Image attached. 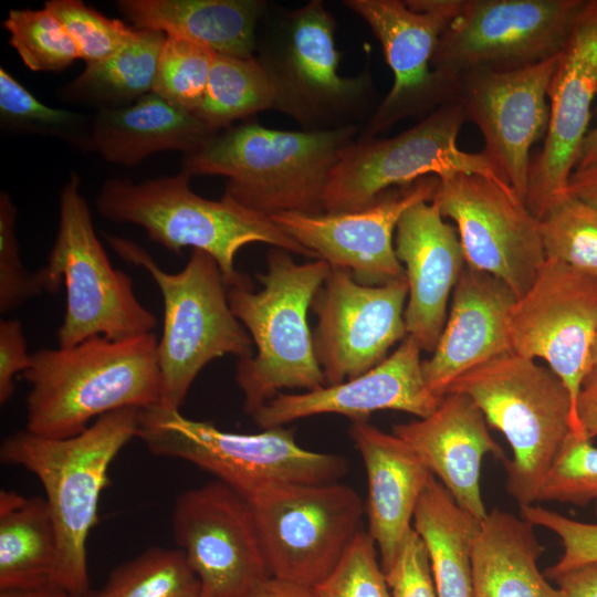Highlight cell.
<instances>
[{
  "instance_id": "1",
  "label": "cell",
  "mask_w": 597,
  "mask_h": 597,
  "mask_svg": "<svg viewBox=\"0 0 597 597\" xmlns=\"http://www.w3.org/2000/svg\"><path fill=\"white\" fill-rule=\"evenodd\" d=\"M157 345L154 333L123 341L95 336L31 354L23 373L30 385L25 429L46 438H67L112 411L159 405Z\"/></svg>"
},
{
  "instance_id": "2",
  "label": "cell",
  "mask_w": 597,
  "mask_h": 597,
  "mask_svg": "<svg viewBox=\"0 0 597 597\" xmlns=\"http://www.w3.org/2000/svg\"><path fill=\"white\" fill-rule=\"evenodd\" d=\"M359 126L329 130H281L258 123L214 133L187 154L181 170L228 178L222 197L273 217L284 212L324 213L328 175Z\"/></svg>"
},
{
  "instance_id": "3",
  "label": "cell",
  "mask_w": 597,
  "mask_h": 597,
  "mask_svg": "<svg viewBox=\"0 0 597 597\" xmlns=\"http://www.w3.org/2000/svg\"><path fill=\"white\" fill-rule=\"evenodd\" d=\"M139 410L112 411L67 438H46L24 429L1 443V461L25 469L43 486L57 535L55 584L72 596L91 591L87 538L97 522L111 464L137 438Z\"/></svg>"
},
{
  "instance_id": "4",
  "label": "cell",
  "mask_w": 597,
  "mask_h": 597,
  "mask_svg": "<svg viewBox=\"0 0 597 597\" xmlns=\"http://www.w3.org/2000/svg\"><path fill=\"white\" fill-rule=\"evenodd\" d=\"M331 265L324 260L296 263L291 253L273 248L266 272L252 284L228 287L232 313L249 333L256 353L240 359L235 381L252 417L282 389L316 390L326 386L316 359L307 311Z\"/></svg>"
},
{
  "instance_id": "5",
  "label": "cell",
  "mask_w": 597,
  "mask_h": 597,
  "mask_svg": "<svg viewBox=\"0 0 597 597\" xmlns=\"http://www.w3.org/2000/svg\"><path fill=\"white\" fill-rule=\"evenodd\" d=\"M191 176L180 171L134 184L111 178L101 187L96 208L105 219L134 223L149 239L172 253L185 248L201 250L219 265L228 287L251 284L235 269V256L251 243H266L315 260L270 217L249 210L222 197L211 200L190 187Z\"/></svg>"
},
{
  "instance_id": "6",
  "label": "cell",
  "mask_w": 597,
  "mask_h": 597,
  "mask_svg": "<svg viewBox=\"0 0 597 597\" xmlns=\"http://www.w3.org/2000/svg\"><path fill=\"white\" fill-rule=\"evenodd\" d=\"M259 29L255 57L273 85L274 109L304 130L359 126L371 117V74L368 67L356 76L338 74L336 20L323 1L293 10L268 6Z\"/></svg>"
},
{
  "instance_id": "7",
  "label": "cell",
  "mask_w": 597,
  "mask_h": 597,
  "mask_svg": "<svg viewBox=\"0 0 597 597\" xmlns=\"http://www.w3.org/2000/svg\"><path fill=\"white\" fill-rule=\"evenodd\" d=\"M447 392L468 396L509 442L506 491L519 506L537 503L542 483L572 431L579 432L570 394L535 359L505 353L459 376ZM446 392V394H447Z\"/></svg>"
},
{
  "instance_id": "8",
  "label": "cell",
  "mask_w": 597,
  "mask_h": 597,
  "mask_svg": "<svg viewBox=\"0 0 597 597\" xmlns=\"http://www.w3.org/2000/svg\"><path fill=\"white\" fill-rule=\"evenodd\" d=\"M137 438L156 455L209 472L249 503L276 488L337 482L348 470L341 455L301 447L291 429L230 432L159 405L139 410Z\"/></svg>"
},
{
  "instance_id": "9",
  "label": "cell",
  "mask_w": 597,
  "mask_h": 597,
  "mask_svg": "<svg viewBox=\"0 0 597 597\" xmlns=\"http://www.w3.org/2000/svg\"><path fill=\"white\" fill-rule=\"evenodd\" d=\"M105 239L124 261L149 273L163 297L159 406L180 410L193 380L210 362L224 355L239 360L254 355L253 342L232 313L228 286L211 255L192 250L186 266L169 273L134 241L109 234Z\"/></svg>"
},
{
  "instance_id": "10",
  "label": "cell",
  "mask_w": 597,
  "mask_h": 597,
  "mask_svg": "<svg viewBox=\"0 0 597 597\" xmlns=\"http://www.w3.org/2000/svg\"><path fill=\"white\" fill-rule=\"evenodd\" d=\"M43 269L52 292L62 282L66 287L59 347L95 336L134 338L153 334L157 326L155 315L135 295L132 279L112 265L75 172L60 192L57 232Z\"/></svg>"
},
{
  "instance_id": "11",
  "label": "cell",
  "mask_w": 597,
  "mask_h": 597,
  "mask_svg": "<svg viewBox=\"0 0 597 597\" xmlns=\"http://www.w3.org/2000/svg\"><path fill=\"white\" fill-rule=\"evenodd\" d=\"M464 123L460 104L448 102L396 136L355 138L342 150L328 175L324 212L365 209L387 190L428 176L444 179L474 174L506 181L482 150L470 153L459 147L458 136Z\"/></svg>"
},
{
  "instance_id": "12",
  "label": "cell",
  "mask_w": 597,
  "mask_h": 597,
  "mask_svg": "<svg viewBox=\"0 0 597 597\" xmlns=\"http://www.w3.org/2000/svg\"><path fill=\"white\" fill-rule=\"evenodd\" d=\"M271 577L315 588L362 531L364 504L337 482L287 485L250 502Z\"/></svg>"
},
{
  "instance_id": "13",
  "label": "cell",
  "mask_w": 597,
  "mask_h": 597,
  "mask_svg": "<svg viewBox=\"0 0 597 597\" xmlns=\"http://www.w3.org/2000/svg\"><path fill=\"white\" fill-rule=\"evenodd\" d=\"M586 0H462L440 36L432 69L451 87L462 72L515 70L565 46Z\"/></svg>"
},
{
  "instance_id": "14",
  "label": "cell",
  "mask_w": 597,
  "mask_h": 597,
  "mask_svg": "<svg viewBox=\"0 0 597 597\" xmlns=\"http://www.w3.org/2000/svg\"><path fill=\"white\" fill-rule=\"evenodd\" d=\"M379 41L394 82L367 121L359 139L375 138L400 121L428 115L452 102L451 87L432 69L440 36L462 0H345Z\"/></svg>"
},
{
  "instance_id": "15",
  "label": "cell",
  "mask_w": 597,
  "mask_h": 597,
  "mask_svg": "<svg viewBox=\"0 0 597 597\" xmlns=\"http://www.w3.org/2000/svg\"><path fill=\"white\" fill-rule=\"evenodd\" d=\"M432 202L451 219L465 264L502 280L521 297L545 262L538 220L501 178L458 174L439 179Z\"/></svg>"
},
{
  "instance_id": "16",
  "label": "cell",
  "mask_w": 597,
  "mask_h": 597,
  "mask_svg": "<svg viewBox=\"0 0 597 597\" xmlns=\"http://www.w3.org/2000/svg\"><path fill=\"white\" fill-rule=\"evenodd\" d=\"M175 541L212 597H244L271 577L250 503L213 480L178 495Z\"/></svg>"
},
{
  "instance_id": "17",
  "label": "cell",
  "mask_w": 597,
  "mask_h": 597,
  "mask_svg": "<svg viewBox=\"0 0 597 597\" xmlns=\"http://www.w3.org/2000/svg\"><path fill=\"white\" fill-rule=\"evenodd\" d=\"M558 56L515 70L472 69L453 81L452 102L460 104L465 122L479 128L482 151L523 201L531 149L547 132L548 88Z\"/></svg>"
},
{
  "instance_id": "18",
  "label": "cell",
  "mask_w": 597,
  "mask_h": 597,
  "mask_svg": "<svg viewBox=\"0 0 597 597\" xmlns=\"http://www.w3.org/2000/svg\"><path fill=\"white\" fill-rule=\"evenodd\" d=\"M596 329L597 279L549 259L511 312L512 352L544 359L562 379L570 394L580 433L576 402L589 371Z\"/></svg>"
},
{
  "instance_id": "19",
  "label": "cell",
  "mask_w": 597,
  "mask_h": 597,
  "mask_svg": "<svg viewBox=\"0 0 597 597\" xmlns=\"http://www.w3.org/2000/svg\"><path fill=\"white\" fill-rule=\"evenodd\" d=\"M407 280L363 285L345 270L331 268L311 308L317 315L313 335L326 386L371 369L407 335Z\"/></svg>"
},
{
  "instance_id": "20",
  "label": "cell",
  "mask_w": 597,
  "mask_h": 597,
  "mask_svg": "<svg viewBox=\"0 0 597 597\" xmlns=\"http://www.w3.org/2000/svg\"><path fill=\"white\" fill-rule=\"evenodd\" d=\"M438 185V177L428 176L387 190L362 210L317 216L284 212L271 219L315 260L349 272L363 285H384L406 279L395 251L398 221L413 205L432 201Z\"/></svg>"
},
{
  "instance_id": "21",
  "label": "cell",
  "mask_w": 597,
  "mask_h": 597,
  "mask_svg": "<svg viewBox=\"0 0 597 597\" xmlns=\"http://www.w3.org/2000/svg\"><path fill=\"white\" fill-rule=\"evenodd\" d=\"M597 96V0H586L559 53L548 88L544 144L532 157L525 203L538 220L567 192Z\"/></svg>"
},
{
  "instance_id": "22",
  "label": "cell",
  "mask_w": 597,
  "mask_h": 597,
  "mask_svg": "<svg viewBox=\"0 0 597 597\" xmlns=\"http://www.w3.org/2000/svg\"><path fill=\"white\" fill-rule=\"evenodd\" d=\"M421 352L417 342L407 336L395 352L366 373L303 394H279L253 419L260 428L270 429L322 413L346 416L353 422L368 421L378 410L428 417L442 397L434 395L425 380Z\"/></svg>"
},
{
  "instance_id": "23",
  "label": "cell",
  "mask_w": 597,
  "mask_h": 597,
  "mask_svg": "<svg viewBox=\"0 0 597 597\" xmlns=\"http://www.w3.org/2000/svg\"><path fill=\"white\" fill-rule=\"evenodd\" d=\"M395 251L408 283L407 335L421 350L432 353L465 266L457 228L444 220L432 201L416 203L398 221Z\"/></svg>"
},
{
  "instance_id": "24",
  "label": "cell",
  "mask_w": 597,
  "mask_h": 597,
  "mask_svg": "<svg viewBox=\"0 0 597 597\" xmlns=\"http://www.w3.org/2000/svg\"><path fill=\"white\" fill-rule=\"evenodd\" d=\"M515 301L502 280L465 264L437 346L422 360L425 380L434 395L443 397L459 376L512 352L510 318Z\"/></svg>"
},
{
  "instance_id": "25",
  "label": "cell",
  "mask_w": 597,
  "mask_h": 597,
  "mask_svg": "<svg viewBox=\"0 0 597 597\" xmlns=\"http://www.w3.org/2000/svg\"><path fill=\"white\" fill-rule=\"evenodd\" d=\"M392 433L417 453L462 509L480 521L485 519L482 460L486 454L506 458L483 412L468 396L447 392L431 415L396 425Z\"/></svg>"
},
{
  "instance_id": "26",
  "label": "cell",
  "mask_w": 597,
  "mask_h": 597,
  "mask_svg": "<svg viewBox=\"0 0 597 597\" xmlns=\"http://www.w3.org/2000/svg\"><path fill=\"white\" fill-rule=\"evenodd\" d=\"M349 434L367 476V533L375 542L386 575L412 530L417 503L433 474L392 432H384L368 421H358L353 422Z\"/></svg>"
},
{
  "instance_id": "27",
  "label": "cell",
  "mask_w": 597,
  "mask_h": 597,
  "mask_svg": "<svg viewBox=\"0 0 597 597\" xmlns=\"http://www.w3.org/2000/svg\"><path fill=\"white\" fill-rule=\"evenodd\" d=\"M213 134L195 114L153 92L127 106L98 109L91 122L88 151L132 167L158 151L193 153Z\"/></svg>"
},
{
  "instance_id": "28",
  "label": "cell",
  "mask_w": 597,
  "mask_h": 597,
  "mask_svg": "<svg viewBox=\"0 0 597 597\" xmlns=\"http://www.w3.org/2000/svg\"><path fill=\"white\" fill-rule=\"evenodd\" d=\"M262 0H119L117 9L136 29L186 39L214 53L254 56L268 9Z\"/></svg>"
},
{
  "instance_id": "29",
  "label": "cell",
  "mask_w": 597,
  "mask_h": 597,
  "mask_svg": "<svg viewBox=\"0 0 597 597\" xmlns=\"http://www.w3.org/2000/svg\"><path fill=\"white\" fill-rule=\"evenodd\" d=\"M543 552L533 524L500 509L488 512L473 546L472 597H566L540 572Z\"/></svg>"
},
{
  "instance_id": "30",
  "label": "cell",
  "mask_w": 597,
  "mask_h": 597,
  "mask_svg": "<svg viewBox=\"0 0 597 597\" xmlns=\"http://www.w3.org/2000/svg\"><path fill=\"white\" fill-rule=\"evenodd\" d=\"M481 522L432 475L417 503L412 527L428 554L438 597H472V553Z\"/></svg>"
},
{
  "instance_id": "31",
  "label": "cell",
  "mask_w": 597,
  "mask_h": 597,
  "mask_svg": "<svg viewBox=\"0 0 597 597\" xmlns=\"http://www.w3.org/2000/svg\"><path fill=\"white\" fill-rule=\"evenodd\" d=\"M56 564L57 535L45 499L2 490L0 589L56 586Z\"/></svg>"
},
{
  "instance_id": "32",
  "label": "cell",
  "mask_w": 597,
  "mask_h": 597,
  "mask_svg": "<svg viewBox=\"0 0 597 597\" xmlns=\"http://www.w3.org/2000/svg\"><path fill=\"white\" fill-rule=\"evenodd\" d=\"M166 34L137 29L135 36L112 55L86 64L71 82L59 90L69 103L116 108L130 105L153 93Z\"/></svg>"
},
{
  "instance_id": "33",
  "label": "cell",
  "mask_w": 597,
  "mask_h": 597,
  "mask_svg": "<svg viewBox=\"0 0 597 597\" xmlns=\"http://www.w3.org/2000/svg\"><path fill=\"white\" fill-rule=\"evenodd\" d=\"M274 106L273 85L255 55L214 53L203 98L193 114L217 133Z\"/></svg>"
},
{
  "instance_id": "34",
  "label": "cell",
  "mask_w": 597,
  "mask_h": 597,
  "mask_svg": "<svg viewBox=\"0 0 597 597\" xmlns=\"http://www.w3.org/2000/svg\"><path fill=\"white\" fill-rule=\"evenodd\" d=\"M201 583L180 548L150 547L112 570L96 597H200Z\"/></svg>"
},
{
  "instance_id": "35",
  "label": "cell",
  "mask_w": 597,
  "mask_h": 597,
  "mask_svg": "<svg viewBox=\"0 0 597 597\" xmlns=\"http://www.w3.org/2000/svg\"><path fill=\"white\" fill-rule=\"evenodd\" d=\"M545 258L597 279V208L566 192L538 219Z\"/></svg>"
},
{
  "instance_id": "36",
  "label": "cell",
  "mask_w": 597,
  "mask_h": 597,
  "mask_svg": "<svg viewBox=\"0 0 597 597\" xmlns=\"http://www.w3.org/2000/svg\"><path fill=\"white\" fill-rule=\"evenodd\" d=\"M0 122L2 128L55 137L88 151L92 118L45 105L3 67L0 69Z\"/></svg>"
},
{
  "instance_id": "37",
  "label": "cell",
  "mask_w": 597,
  "mask_h": 597,
  "mask_svg": "<svg viewBox=\"0 0 597 597\" xmlns=\"http://www.w3.org/2000/svg\"><path fill=\"white\" fill-rule=\"evenodd\" d=\"M9 42L34 72H60L80 59L63 24L45 8L12 9L3 21Z\"/></svg>"
},
{
  "instance_id": "38",
  "label": "cell",
  "mask_w": 597,
  "mask_h": 597,
  "mask_svg": "<svg viewBox=\"0 0 597 597\" xmlns=\"http://www.w3.org/2000/svg\"><path fill=\"white\" fill-rule=\"evenodd\" d=\"M213 55L201 44L166 35L153 92L193 114L203 98Z\"/></svg>"
},
{
  "instance_id": "39",
  "label": "cell",
  "mask_w": 597,
  "mask_h": 597,
  "mask_svg": "<svg viewBox=\"0 0 597 597\" xmlns=\"http://www.w3.org/2000/svg\"><path fill=\"white\" fill-rule=\"evenodd\" d=\"M44 8L63 24L86 64L112 55L137 32L132 24L108 18L81 0H48Z\"/></svg>"
},
{
  "instance_id": "40",
  "label": "cell",
  "mask_w": 597,
  "mask_h": 597,
  "mask_svg": "<svg viewBox=\"0 0 597 597\" xmlns=\"http://www.w3.org/2000/svg\"><path fill=\"white\" fill-rule=\"evenodd\" d=\"M597 500V446L572 431L548 470L537 503L556 501L586 505Z\"/></svg>"
},
{
  "instance_id": "41",
  "label": "cell",
  "mask_w": 597,
  "mask_h": 597,
  "mask_svg": "<svg viewBox=\"0 0 597 597\" xmlns=\"http://www.w3.org/2000/svg\"><path fill=\"white\" fill-rule=\"evenodd\" d=\"M43 292H52L43 266L29 271L20 256L17 208L11 197L0 192V312L8 313Z\"/></svg>"
},
{
  "instance_id": "42",
  "label": "cell",
  "mask_w": 597,
  "mask_h": 597,
  "mask_svg": "<svg viewBox=\"0 0 597 597\" xmlns=\"http://www.w3.org/2000/svg\"><path fill=\"white\" fill-rule=\"evenodd\" d=\"M314 589L320 597H391L367 531L357 534L337 567Z\"/></svg>"
},
{
  "instance_id": "43",
  "label": "cell",
  "mask_w": 597,
  "mask_h": 597,
  "mask_svg": "<svg viewBox=\"0 0 597 597\" xmlns=\"http://www.w3.org/2000/svg\"><path fill=\"white\" fill-rule=\"evenodd\" d=\"M521 517L534 526L544 527L557 535L563 545L561 558L545 570L549 579L597 562V505L596 522H580L538 504L520 507Z\"/></svg>"
},
{
  "instance_id": "44",
  "label": "cell",
  "mask_w": 597,
  "mask_h": 597,
  "mask_svg": "<svg viewBox=\"0 0 597 597\" xmlns=\"http://www.w3.org/2000/svg\"><path fill=\"white\" fill-rule=\"evenodd\" d=\"M385 577L391 597H438L427 551L413 527Z\"/></svg>"
},
{
  "instance_id": "45",
  "label": "cell",
  "mask_w": 597,
  "mask_h": 597,
  "mask_svg": "<svg viewBox=\"0 0 597 597\" xmlns=\"http://www.w3.org/2000/svg\"><path fill=\"white\" fill-rule=\"evenodd\" d=\"M31 362L22 324L18 320L0 321V404L12 397L14 378L24 373Z\"/></svg>"
},
{
  "instance_id": "46",
  "label": "cell",
  "mask_w": 597,
  "mask_h": 597,
  "mask_svg": "<svg viewBox=\"0 0 597 597\" xmlns=\"http://www.w3.org/2000/svg\"><path fill=\"white\" fill-rule=\"evenodd\" d=\"M553 580L566 597H597V562L565 572Z\"/></svg>"
},
{
  "instance_id": "47",
  "label": "cell",
  "mask_w": 597,
  "mask_h": 597,
  "mask_svg": "<svg viewBox=\"0 0 597 597\" xmlns=\"http://www.w3.org/2000/svg\"><path fill=\"white\" fill-rule=\"evenodd\" d=\"M244 597H320L314 588L270 577Z\"/></svg>"
},
{
  "instance_id": "48",
  "label": "cell",
  "mask_w": 597,
  "mask_h": 597,
  "mask_svg": "<svg viewBox=\"0 0 597 597\" xmlns=\"http://www.w3.org/2000/svg\"><path fill=\"white\" fill-rule=\"evenodd\" d=\"M567 192L597 208V165L575 169Z\"/></svg>"
},
{
  "instance_id": "49",
  "label": "cell",
  "mask_w": 597,
  "mask_h": 597,
  "mask_svg": "<svg viewBox=\"0 0 597 597\" xmlns=\"http://www.w3.org/2000/svg\"><path fill=\"white\" fill-rule=\"evenodd\" d=\"M576 418L587 438L597 437V389H582L576 402Z\"/></svg>"
},
{
  "instance_id": "50",
  "label": "cell",
  "mask_w": 597,
  "mask_h": 597,
  "mask_svg": "<svg viewBox=\"0 0 597 597\" xmlns=\"http://www.w3.org/2000/svg\"><path fill=\"white\" fill-rule=\"evenodd\" d=\"M0 597H73L57 586L0 589Z\"/></svg>"
},
{
  "instance_id": "51",
  "label": "cell",
  "mask_w": 597,
  "mask_h": 597,
  "mask_svg": "<svg viewBox=\"0 0 597 597\" xmlns=\"http://www.w3.org/2000/svg\"><path fill=\"white\" fill-rule=\"evenodd\" d=\"M597 165V126L588 132L582 145L576 169Z\"/></svg>"
},
{
  "instance_id": "52",
  "label": "cell",
  "mask_w": 597,
  "mask_h": 597,
  "mask_svg": "<svg viewBox=\"0 0 597 597\" xmlns=\"http://www.w3.org/2000/svg\"><path fill=\"white\" fill-rule=\"evenodd\" d=\"M591 370H597V329L589 353V371Z\"/></svg>"
},
{
  "instance_id": "53",
  "label": "cell",
  "mask_w": 597,
  "mask_h": 597,
  "mask_svg": "<svg viewBox=\"0 0 597 597\" xmlns=\"http://www.w3.org/2000/svg\"><path fill=\"white\" fill-rule=\"evenodd\" d=\"M582 389H597V370H591L586 375Z\"/></svg>"
},
{
  "instance_id": "54",
  "label": "cell",
  "mask_w": 597,
  "mask_h": 597,
  "mask_svg": "<svg viewBox=\"0 0 597 597\" xmlns=\"http://www.w3.org/2000/svg\"><path fill=\"white\" fill-rule=\"evenodd\" d=\"M73 597H96V593L88 591L86 594L80 595V596H73Z\"/></svg>"
},
{
  "instance_id": "55",
  "label": "cell",
  "mask_w": 597,
  "mask_h": 597,
  "mask_svg": "<svg viewBox=\"0 0 597 597\" xmlns=\"http://www.w3.org/2000/svg\"><path fill=\"white\" fill-rule=\"evenodd\" d=\"M200 597H212V596H211V595H209V594H207V593H205V591L202 590V594H201V596H200Z\"/></svg>"
},
{
  "instance_id": "56",
  "label": "cell",
  "mask_w": 597,
  "mask_h": 597,
  "mask_svg": "<svg viewBox=\"0 0 597 597\" xmlns=\"http://www.w3.org/2000/svg\"><path fill=\"white\" fill-rule=\"evenodd\" d=\"M596 114H597V106H596Z\"/></svg>"
}]
</instances>
